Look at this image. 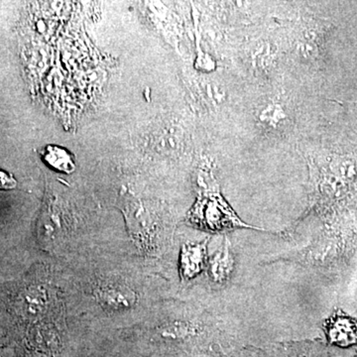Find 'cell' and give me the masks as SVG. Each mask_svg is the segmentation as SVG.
Returning <instances> with one entry per match:
<instances>
[{
	"label": "cell",
	"mask_w": 357,
	"mask_h": 357,
	"mask_svg": "<svg viewBox=\"0 0 357 357\" xmlns=\"http://www.w3.org/2000/svg\"><path fill=\"white\" fill-rule=\"evenodd\" d=\"M17 183L8 174L0 171V190H11L16 187Z\"/></svg>",
	"instance_id": "cell-7"
},
{
	"label": "cell",
	"mask_w": 357,
	"mask_h": 357,
	"mask_svg": "<svg viewBox=\"0 0 357 357\" xmlns=\"http://www.w3.org/2000/svg\"><path fill=\"white\" fill-rule=\"evenodd\" d=\"M42 156L49 166L60 172L72 173L75 170L72 157L62 148L48 146L44 150Z\"/></svg>",
	"instance_id": "cell-6"
},
{
	"label": "cell",
	"mask_w": 357,
	"mask_h": 357,
	"mask_svg": "<svg viewBox=\"0 0 357 357\" xmlns=\"http://www.w3.org/2000/svg\"><path fill=\"white\" fill-rule=\"evenodd\" d=\"M328 337L333 344L349 345L357 340V328L351 319L337 317L328 326Z\"/></svg>",
	"instance_id": "cell-5"
},
{
	"label": "cell",
	"mask_w": 357,
	"mask_h": 357,
	"mask_svg": "<svg viewBox=\"0 0 357 357\" xmlns=\"http://www.w3.org/2000/svg\"><path fill=\"white\" fill-rule=\"evenodd\" d=\"M98 297L105 306L112 309H126L132 306L135 302V294L126 286H105L98 291Z\"/></svg>",
	"instance_id": "cell-3"
},
{
	"label": "cell",
	"mask_w": 357,
	"mask_h": 357,
	"mask_svg": "<svg viewBox=\"0 0 357 357\" xmlns=\"http://www.w3.org/2000/svg\"><path fill=\"white\" fill-rule=\"evenodd\" d=\"M234 258L229 241L225 238L222 248L213 255L210 262V274L213 281L222 283L229 278L234 270Z\"/></svg>",
	"instance_id": "cell-4"
},
{
	"label": "cell",
	"mask_w": 357,
	"mask_h": 357,
	"mask_svg": "<svg viewBox=\"0 0 357 357\" xmlns=\"http://www.w3.org/2000/svg\"><path fill=\"white\" fill-rule=\"evenodd\" d=\"M208 241L202 243L185 244L181 252V273L185 279H192L203 271L206 261Z\"/></svg>",
	"instance_id": "cell-2"
},
{
	"label": "cell",
	"mask_w": 357,
	"mask_h": 357,
	"mask_svg": "<svg viewBox=\"0 0 357 357\" xmlns=\"http://www.w3.org/2000/svg\"><path fill=\"white\" fill-rule=\"evenodd\" d=\"M189 213V222L211 234L237 229H255L243 222L220 194L217 181L210 176Z\"/></svg>",
	"instance_id": "cell-1"
}]
</instances>
